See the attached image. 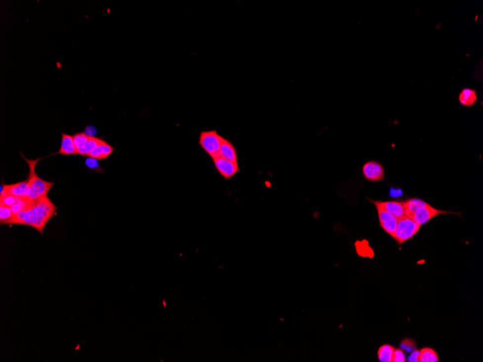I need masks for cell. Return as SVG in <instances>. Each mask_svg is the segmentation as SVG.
Returning <instances> with one entry per match:
<instances>
[{"instance_id": "cell-5", "label": "cell", "mask_w": 483, "mask_h": 362, "mask_svg": "<svg viewBox=\"0 0 483 362\" xmlns=\"http://www.w3.org/2000/svg\"><path fill=\"white\" fill-rule=\"evenodd\" d=\"M450 213L456 214V213H451V212L437 210V209L434 208V207H433L432 206L428 203L426 205L423 206V207H418L415 212V213L411 217V218L413 219L415 222H417L419 225L421 226L426 224V223L431 221L432 218H435L437 215L440 214H450Z\"/></svg>"}, {"instance_id": "cell-12", "label": "cell", "mask_w": 483, "mask_h": 362, "mask_svg": "<svg viewBox=\"0 0 483 362\" xmlns=\"http://www.w3.org/2000/svg\"><path fill=\"white\" fill-rule=\"evenodd\" d=\"M114 150H115V148H114L113 146L106 143L105 140L102 139V140L100 142L99 144L92 151L89 157H88L94 158V159H98V160H104V159H107L108 157L112 155Z\"/></svg>"}, {"instance_id": "cell-15", "label": "cell", "mask_w": 483, "mask_h": 362, "mask_svg": "<svg viewBox=\"0 0 483 362\" xmlns=\"http://www.w3.org/2000/svg\"><path fill=\"white\" fill-rule=\"evenodd\" d=\"M402 203L404 205V215L410 218L418 207H423V206L426 205L428 204L424 201L418 199V198H412V199L407 200V201L402 202Z\"/></svg>"}, {"instance_id": "cell-17", "label": "cell", "mask_w": 483, "mask_h": 362, "mask_svg": "<svg viewBox=\"0 0 483 362\" xmlns=\"http://www.w3.org/2000/svg\"><path fill=\"white\" fill-rule=\"evenodd\" d=\"M395 349L391 345H383L378 349V360L381 362H392Z\"/></svg>"}, {"instance_id": "cell-24", "label": "cell", "mask_w": 483, "mask_h": 362, "mask_svg": "<svg viewBox=\"0 0 483 362\" xmlns=\"http://www.w3.org/2000/svg\"><path fill=\"white\" fill-rule=\"evenodd\" d=\"M84 132L87 134L88 136L96 137L95 136V135H96V128L93 127V126H88V127L86 128Z\"/></svg>"}, {"instance_id": "cell-3", "label": "cell", "mask_w": 483, "mask_h": 362, "mask_svg": "<svg viewBox=\"0 0 483 362\" xmlns=\"http://www.w3.org/2000/svg\"><path fill=\"white\" fill-rule=\"evenodd\" d=\"M420 225L413 219L404 215L397 219L396 231L393 238L397 244L401 245L407 240H411L419 232Z\"/></svg>"}, {"instance_id": "cell-1", "label": "cell", "mask_w": 483, "mask_h": 362, "mask_svg": "<svg viewBox=\"0 0 483 362\" xmlns=\"http://www.w3.org/2000/svg\"><path fill=\"white\" fill-rule=\"evenodd\" d=\"M57 207L48 196L36 201L27 210L14 216L12 224L31 226L43 235L48 221L55 215Z\"/></svg>"}, {"instance_id": "cell-18", "label": "cell", "mask_w": 483, "mask_h": 362, "mask_svg": "<svg viewBox=\"0 0 483 362\" xmlns=\"http://www.w3.org/2000/svg\"><path fill=\"white\" fill-rule=\"evenodd\" d=\"M88 138L89 136H88L84 132H78L73 135V140H74L75 146L77 149L78 155L82 156Z\"/></svg>"}, {"instance_id": "cell-20", "label": "cell", "mask_w": 483, "mask_h": 362, "mask_svg": "<svg viewBox=\"0 0 483 362\" xmlns=\"http://www.w3.org/2000/svg\"><path fill=\"white\" fill-rule=\"evenodd\" d=\"M14 215L10 207L0 205V222L3 224H12Z\"/></svg>"}, {"instance_id": "cell-11", "label": "cell", "mask_w": 483, "mask_h": 362, "mask_svg": "<svg viewBox=\"0 0 483 362\" xmlns=\"http://www.w3.org/2000/svg\"><path fill=\"white\" fill-rule=\"evenodd\" d=\"M220 157L226 160L230 161L234 163H237L238 157H237V150L234 147V145L227 139L222 137L221 140V148H220Z\"/></svg>"}, {"instance_id": "cell-4", "label": "cell", "mask_w": 483, "mask_h": 362, "mask_svg": "<svg viewBox=\"0 0 483 362\" xmlns=\"http://www.w3.org/2000/svg\"><path fill=\"white\" fill-rule=\"evenodd\" d=\"M222 136L217 130L203 131L199 138V145L212 159L220 157Z\"/></svg>"}, {"instance_id": "cell-7", "label": "cell", "mask_w": 483, "mask_h": 362, "mask_svg": "<svg viewBox=\"0 0 483 362\" xmlns=\"http://www.w3.org/2000/svg\"><path fill=\"white\" fill-rule=\"evenodd\" d=\"M212 160L216 169L226 180L232 178L240 171L238 163L226 160L222 157H219Z\"/></svg>"}, {"instance_id": "cell-22", "label": "cell", "mask_w": 483, "mask_h": 362, "mask_svg": "<svg viewBox=\"0 0 483 362\" xmlns=\"http://www.w3.org/2000/svg\"><path fill=\"white\" fill-rule=\"evenodd\" d=\"M405 356L401 349H395L392 362H404Z\"/></svg>"}, {"instance_id": "cell-6", "label": "cell", "mask_w": 483, "mask_h": 362, "mask_svg": "<svg viewBox=\"0 0 483 362\" xmlns=\"http://www.w3.org/2000/svg\"><path fill=\"white\" fill-rule=\"evenodd\" d=\"M377 209L378 218H379L380 225L387 233L393 237L397 226V218L391 213L386 211L383 207L378 205L374 201H370Z\"/></svg>"}, {"instance_id": "cell-19", "label": "cell", "mask_w": 483, "mask_h": 362, "mask_svg": "<svg viewBox=\"0 0 483 362\" xmlns=\"http://www.w3.org/2000/svg\"><path fill=\"white\" fill-rule=\"evenodd\" d=\"M439 362V356L434 349L424 348L420 351V362Z\"/></svg>"}, {"instance_id": "cell-13", "label": "cell", "mask_w": 483, "mask_h": 362, "mask_svg": "<svg viewBox=\"0 0 483 362\" xmlns=\"http://www.w3.org/2000/svg\"><path fill=\"white\" fill-rule=\"evenodd\" d=\"M376 202L388 213L396 217L397 219L404 215V205L402 202H397V201H387V202L376 201Z\"/></svg>"}, {"instance_id": "cell-14", "label": "cell", "mask_w": 483, "mask_h": 362, "mask_svg": "<svg viewBox=\"0 0 483 362\" xmlns=\"http://www.w3.org/2000/svg\"><path fill=\"white\" fill-rule=\"evenodd\" d=\"M478 101L477 90L473 88H464L459 95V101L464 107H471Z\"/></svg>"}, {"instance_id": "cell-10", "label": "cell", "mask_w": 483, "mask_h": 362, "mask_svg": "<svg viewBox=\"0 0 483 362\" xmlns=\"http://www.w3.org/2000/svg\"><path fill=\"white\" fill-rule=\"evenodd\" d=\"M58 154L64 156L78 155V151L76 146H75L73 136L68 135V134L62 133V141H61L60 148H59L58 152L50 156L58 155Z\"/></svg>"}, {"instance_id": "cell-25", "label": "cell", "mask_w": 483, "mask_h": 362, "mask_svg": "<svg viewBox=\"0 0 483 362\" xmlns=\"http://www.w3.org/2000/svg\"><path fill=\"white\" fill-rule=\"evenodd\" d=\"M409 362H420V351L416 350L409 358Z\"/></svg>"}, {"instance_id": "cell-16", "label": "cell", "mask_w": 483, "mask_h": 362, "mask_svg": "<svg viewBox=\"0 0 483 362\" xmlns=\"http://www.w3.org/2000/svg\"><path fill=\"white\" fill-rule=\"evenodd\" d=\"M34 201L30 200L28 198H20L16 203L11 206L10 208L13 213L14 216L20 213V212L27 210L34 204Z\"/></svg>"}, {"instance_id": "cell-21", "label": "cell", "mask_w": 483, "mask_h": 362, "mask_svg": "<svg viewBox=\"0 0 483 362\" xmlns=\"http://www.w3.org/2000/svg\"><path fill=\"white\" fill-rule=\"evenodd\" d=\"M19 198V197L11 196V195H5L0 197V205L10 207L11 206L16 203Z\"/></svg>"}, {"instance_id": "cell-9", "label": "cell", "mask_w": 483, "mask_h": 362, "mask_svg": "<svg viewBox=\"0 0 483 362\" xmlns=\"http://www.w3.org/2000/svg\"><path fill=\"white\" fill-rule=\"evenodd\" d=\"M28 190H29L28 180L23 181L13 185H3L1 187L0 197L5 195H11L19 198H28Z\"/></svg>"}, {"instance_id": "cell-23", "label": "cell", "mask_w": 483, "mask_h": 362, "mask_svg": "<svg viewBox=\"0 0 483 362\" xmlns=\"http://www.w3.org/2000/svg\"><path fill=\"white\" fill-rule=\"evenodd\" d=\"M85 163L88 168H90V169L93 170L99 168L98 159H94V158L88 157Z\"/></svg>"}, {"instance_id": "cell-8", "label": "cell", "mask_w": 483, "mask_h": 362, "mask_svg": "<svg viewBox=\"0 0 483 362\" xmlns=\"http://www.w3.org/2000/svg\"><path fill=\"white\" fill-rule=\"evenodd\" d=\"M362 174L367 180L378 182L384 179V167L377 161H370L362 167Z\"/></svg>"}, {"instance_id": "cell-2", "label": "cell", "mask_w": 483, "mask_h": 362, "mask_svg": "<svg viewBox=\"0 0 483 362\" xmlns=\"http://www.w3.org/2000/svg\"><path fill=\"white\" fill-rule=\"evenodd\" d=\"M20 155L24 159L29 167V178L27 179L28 182H29L28 198L34 202H36V201L47 196L48 192L51 190L54 183L44 180L37 175V172H36V166L38 164L42 158L30 160V159L25 157L22 153Z\"/></svg>"}]
</instances>
